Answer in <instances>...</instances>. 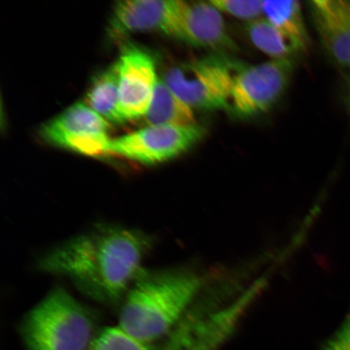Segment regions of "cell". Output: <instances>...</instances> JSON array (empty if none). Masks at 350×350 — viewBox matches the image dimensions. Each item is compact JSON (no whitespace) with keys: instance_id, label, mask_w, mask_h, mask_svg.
<instances>
[{"instance_id":"1","label":"cell","mask_w":350,"mask_h":350,"mask_svg":"<svg viewBox=\"0 0 350 350\" xmlns=\"http://www.w3.org/2000/svg\"><path fill=\"white\" fill-rule=\"evenodd\" d=\"M151 246L150 236L138 230L99 226L52 249L38 268L69 279L92 299L113 305L124 300L143 272Z\"/></svg>"},{"instance_id":"2","label":"cell","mask_w":350,"mask_h":350,"mask_svg":"<svg viewBox=\"0 0 350 350\" xmlns=\"http://www.w3.org/2000/svg\"><path fill=\"white\" fill-rule=\"evenodd\" d=\"M203 280L185 269L142 272L122 300L119 326L144 342L170 334L201 292Z\"/></svg>"},{"instance_id":"3","label":"cell","mask_w":350,"mask_h":350,"mask_svg":"<svg viewBox=\"0 0 350 350\" xmlns=\"http://www.w3.org/2000/svg\"><path fill=\"white\" fill-rule=\"evenodd\" d=\"M21 332L27 350H86L98 334L94 314L62 288L30 310Z\"/></svg>"},{"instance_id":"4","label":"cell","mask_w":350,"mask_h":350,"mask_svg":"<svg viewBox=\"0 0 350 350\" xmlns=\"http://www.w3.org/2000/svg\"><path fill=\"white\" fill-rule=\"evenodd\" d=\"M242 67L226 56L209 55L175 66L163 81L192 109H229L234 77Z\"/></svg>"},{"instance_id":"5","label":"cell","mask_w":350,"mask_h":350,"mask_svg":"<svg viewBox=\"0 0 350 350\" xmlns=\"http://www.w3.org/2000/svg\"><path fill=\"white\" fill-rule=\"evenodd\" d=\"M206 134L203 126L148 125L109 139L105 155L111 154L144 165L165 163L180 156Z\"/></svg>"},{"instance_id":"6","label":"cell","mask_w":350,"mask_h":350,"mask_svg":"<svg viewBox=\"0 0 350 350\" xmlns=\"http://www.w3.org/2000/svg\"><path fill=\"white\" fill-rule=\"evenodd\" d=\"M293 68L291 59L242 67L234 77L229 111L245 118L269 111L286 91Z\"/></svg>"},{"instance_id":"7","label":"cell","mask_w":350,"mask_h":350,"mask_svg":"<svg viewBox=\"0 0 350 350\" xmlns=\"http://www.w3.org/2000/svg\"><path fill=\"white\" fill-rule=\"evenodd\" d=\"M109 122L88 105L77 103L41 129L48 143L86 156L105 155L109 141Z\"/></svg>"},{"instance_id":"8","label":"cell","mask_w":350,"mask_h":350,"mask_svg":"<svg viewBox=\"0 0 350 350\" xmlns=\"http://www.w3.org/2000/svg\"><path fill=\"white\" fill-rule=\"evenodd\" d=\"M119 68V111L124 122L141 119L150 108L157 81L155 61L142 48H124Z\"/></svg>"},{"instance_id":"9","label":"cell","mask_w":350,"mask_h":350,"mask_svg":"<svg viewBox=\"0 0 350 350\" xmlns=\"http://www.w3.org/2000/svg\"><path fill=\"white\" fill-rule=\"evenodd\" d=\"M185 1L134 0L120 1L113 7L111 33L117 35L157 31L178 39Z\"/></svg>"},{"instance_id":"10","label":"cell","mask_w":350,"mask_h":350,"mask_svg":"<svg viewBox=\"0 0 350 350\" xmlns=\"http://www.w3.org/2000/svg\"><path fill=\"white\" fill-rule=\"evenodd\" d=\"M178 39L192 46L217 51L236 48L221 12L210 2H186Z\"/></svg>"},{"instance_id":"11","label":"cell","mask_w":350,"mask_h":350,"mask_svg":"<svg viewBox=\"0 0 350 350\" xmlns=\"http://www.w3.org/2000/svg\"><path fill=\"white\" fill-rule=\"evenodd\" d=\"M310 8L327 53L350 71V1L316 0L310 3Z\"/></svg>"},{"instance_id":"12","label":"cell","mask_w":350,"mask_h":350,"mask_svg":"<svg viewBox=\"0 0 350 350\" xmlns=\"http://www.w3.org/2000/svg\"><path fill=\"white\" fill-rule=\"evenodd\" d=\"M144 118L147 126L197 124L193 109L179 98L161 79L157 81L150 108Z\"/></svg>"},{"instance_id":"13","label":"cell","mask_w":350,"mask_h":350,"mask_svg":"<svg viewBox=\"0 0 350 350\" xmlns=\"http://www.w3.org/2000/svg\"><path fill=\"white\" fill-rule=\"evenodd\" d=\"M119 68L117 63L96 76L87 92L85 104L109 124H122L119 111Z\"/></svg>"},{"instance_id":"14","label":"cell","mask_w":350,"mask_h":350,"mask_svg":"<svg viewBox=\"0 0 350 350\" xmlns=\"http://www.w3.org/2000/svg\"><path fill=\"white\" fill-rule=\"evenodd\" d=\"M262 13L271 24L295 42L301 51L306 50L309 38L299 2L264 1Z\"/></svg>"},{"instance_id":"15","label":"cell","mask_w":350,"mask_h":350,"mask_svg":"<svg viewBox=\"0 0 350 350\" xmlns=\"http://www.w3.org/2000/svg\"><path fill=\"white\" fill-rule=\"evenodd\" d=\"M249 38L258 49L274 59H291L301 51L297 44L267 19H256L247 26Z\"/></svg>"},{"instance_id":"16","label":"cell","mask_w":350,"mask_h":350,"mask_svg":"<svg viewBox=\"0 0 350 350\" xmlns=\"http://www.w3.org/2000/svg\"><path fill=\"white\" fill-rule=\"evenodd\" d=\"M86 350H157L154 344L144 342L119 325L98 332Z\"/></svg>"},{"instance_id":"17","label":"cell","mask_w":350,"mask_h":350,"mask_svg":"<svg viewBox=\"0 0 350 350\" xmlns=\"http://www.w3.org/2000/svg\"><path fill=\"white\" fill-rule=\"evenodd\" d=\"M221 12L243 20H256L264 11V1L260 0H212L209 1Z\"/></svg>"},{"instance_id":"18","label":"cell","mask_w":350,"mask_h":350,"mask_svg":"<svg viewBox=\"0 0 350 350\" xmlns=\"http://www.w3.org/2000/svg\"><path fill=\"white\" fill-rule=\"evenodd\" d=\"M322 350H350V312Z\"/></svg>"},{"instance_id":"19","label":"cell","mask_w":350,"mask_h":350,"mask_svg":"<svg viewBox=\"0 0 350 350\" xmlns=\"http://www.w3.org/2000/svg\"><path fill=\"white\" fill-rule=\"evenodd\" d=\"M345 103L350 113V72L347 79V88H345Z\"/></svg>"}]
</instances>
